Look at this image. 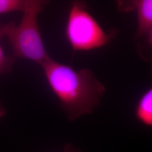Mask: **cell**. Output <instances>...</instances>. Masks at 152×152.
<instances>
[{
    "mask_svg": "<svg viewBox=\"0 0 152 152\" xmlns=\"http://www.w3.org/2000/svg\"><path fill=\"white\" fill-rule=\"evenodd\" d=\"M40 66L68 120L91 114L99 105L106 88L91 69H75L50 56Z\"/></svg>",
    "mask_w": 152,
    "mask_h": 152,
    "instance_id": "cell-1",
    "label": "cell"
},
{
    "mask_svg": "<svg viewBox=\"0 0 152 152\" xmlns=\"http://www.w3.org/2000/svg\"><path fill=\"white\" fill-rule=\"evenodd\" d=\"M48 2L38 0L37 3L23 12L20 23L4 24L5 37L12 50L15 58L26 59L41 65L49 56L39 31L38 14L43 11Z\"/></svg>",
    "mask_w": 152,
    "mask_h": 152,
    "instance_id": "cell-2",
    "label": "cell"
},
{
    "mask_svg": "<svg viewBox=\"0 0 152 152\" xmlns=\"http://www.w3.org/2000/svg\"><path fill=\"white\" fill-rule=\"evenodd\" d=\"M114 31L106 32L88 10L87 4L75 1L71 4L65 36L73 52L99 49L115 37Z\"/></svg>",
    "mask_w": 152,
    "mask_h": 152,
    "instance_id": "cell-3",
    "label": "cell"
},
{
    "mask_svg": "<svg viewBox=\"0 0 152 152\" xmlns=\"http://www.w3.org/2000/svg\"><path fill=\"white\" fill-rule=\"evenodd\" d=\"M116 5L120 12H136L137 29L135 38H140L152 28V0H121L117 1Z\"/></svg>",
    "mask_w": 152,
    "mask_h": 152,
    "instance_id": "cell-4",
    "label": "cell"
},
{
    "mask_svg": "<svg viewBox=\"0 0 152 152\" xmlns=\"http://www.w3.org/2000/svg\"><path fill=\"white\" fill-rule=\"evenodd\" d=\"M151 86L137 100L134 108V115L137 122L149 129H152V63Z\"/></svg>",
    "mask_w": 152,
    "mask_h": 152,
    "instance_id": "cell-5",
    "label": "cell"
},
{
    "mask_svg": "<svg viewBox=\"0 0 152 152\" xmlns=\"http://www.w3.org/2000/svg\"><path fill=\"white\" fill-rule=\"evenodd\" d=\"M38 0H0V14L14 11L23 12L36 4Z\"/></svg>",
    "mask_w": 152,
    "mask_h": 152,
    "instance_id": "cell-6",
    "label": "cell"
},
{
    "mask_svg": "<svg viewBox=\"0 0 152 152\" xmlns=\"http://www.w3.org/2000/svg\"><path fill=\"white\" fill-rule=\"evenodd\" d=\"M5 37L4 24L0 23V76L10 73L16 60V58L12 55L5 54L1 45V40Z\"/></svg>",
    "mask_w": 152,
    "mask_h": 152,
    "instance_id": "cell-7",
    "label": "cell"
},
{
    "mask_svg": "<svg viewBox=\"0 0 152 152\" xmlns=\"http://www.w3.org/2000/svg\"><path fill=\"white\" fill-rule=\"evenodd\" d=\"M64 152H82L73 147L71 144H68L64 149Z\"/></svg>",
    "mask_w": 152,
    "mask_h": 152,
    "instance_id": "cell-8",
    "label": "cell"
},
{
    "mask_svg": "<svg viewBox=\"0 0 152 152\" xmlns=\"http://www.w3.org/2000/svg\"><path fill=\"white\" fill-rule=\"evenodd\" d=\"M7 113L6 109L3 106L1 102L0 101V121L5 115Z\"/></svg>",
    "mask_w": 152,
    "mask_h": 152,
    "instance_id": "cell-9",
    "label": "cell"
},
{
    "mask_svg": "<svg viewBox=\"0 0 152 152\" xmlns=\"http://www.w3.org/2000/svg\"><path fill=\"white\" fill-rule=\"evenodd\" d=\"M148 38V42L152 47V28L146 34Z\"/></svg>",
    "mask_w": 152,
    "mask_h": 152,
    "instance_id": "cell-10",
    "label": "cell"
}]
</instances>
